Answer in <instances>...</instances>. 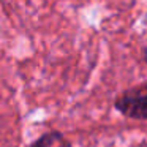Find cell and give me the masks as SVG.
I'll return each instance as SVG.
<instances>
[{
    "label": "cell",
    "instance_id": "obj_3",
    "mask_svg": "<svg viewBox=\"0 0 147 147\" xmlns=\"http://www.w3.org/2000/svg\"><path fill=\"white\" fill-rule=\"evenodd\" d=\"M144 59H146V62H147V45H146V48H144Z\"/></svg>",
    "mask_w": 147,
    "mask_h": 147
},
{
    "label": "cell",
    "instance_id": "obj_1",
    "mask_svg": "<svg viewBox=\"0 0 147 147\" xmlns=\"http://www.w3.org/2000/svg\"><path fill=\"white\" fill-rule=\"evenodd\" d=\"M115 108L123 115L131 119H147V84L138 86L123 92L115 100Z\"/></svg>",
    "mask_w": 147,
    "mask_h": 147
},
{
    "label": "cell",
    "instance_id": "obj_2",
    "mask_svg": "<svg viewBox=\"0 0 147 147\" xmlns=\"http://www.w3.org/2000/svg\"><path fill=\"white\" fill-rule=\"evenodd\" d=\"M32 147H70V142L60 133L51 131V133L43 134L40 139H36Z\"/></svg>",
    "mask_w": 147,
    "mask_h": 147
}]
</instances>
